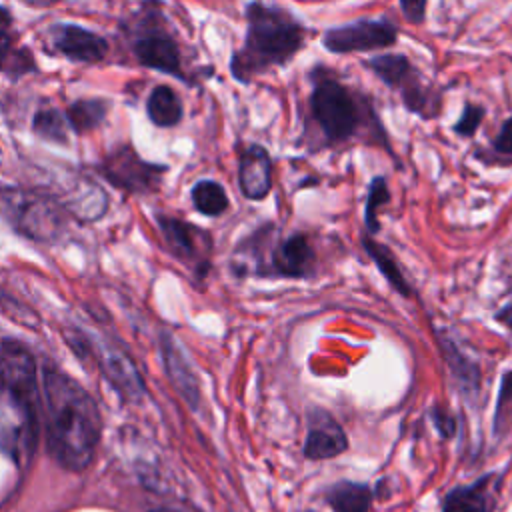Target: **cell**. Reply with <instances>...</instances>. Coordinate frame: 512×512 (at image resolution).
<instances>
[{"label": "cell", "mask_w": 512, "mask_h": 512, "mask_svg": "<svg viewBox=\"0 0 512 512\" xmlns=\"http://www.w3.org/2000/svg\"><path fill=\"white\" fill-rule=\"evenodd\" d=\"M42 380L48 448L60 466L84 470L100 438L98 408L92 396L58 368L46 366Z\"/></svg>", "instance_id": "1"}, {"label": "cell", "mask_w": 512, "mask_h": 512, "mask_svg": "<svg viewBox=\"0 0 512 512\" xmlns=\"http://www.w3.org/2000/svg\"><path fill=\"white\" fill-rule=\"evenodd\" d=\"M246 12V36L230 58V72L240 84L286 66L306 44L308 28L302 20L280 4L250 2Z\"/></svg>", "instance_id": "2"}, {"label": "cell", "mask_w": 512, "mask_h": 512, "mask_svg": "<svg viewBox=\"0 0 512 512\" xmlns=\"http://www.w3.org/2000/svg\"><path fill=\"white\" fill-rule=\"evenodd\" d=\"M310 84V118L326 146L346 144L362 132H370L376 144L392 152L370 98L356 94L324 66H316L310 72Z\"/></svg>", "instance_id": "3"}, {"label": "cell", "mask_w": 512, "mask_h": 512, "mask_svg": "<svg viewBox=\"0 0 512 512\" xmlns=\"http://www.w3.org/2000/svg\"><path fill=\"white\" fill-rule=\"evenodd\" d=\"M2 440L14 458H26L36 444L38 388L30 352L12 340L0 346Z\"/></svg>", "instance_id": "4"}, {"label": "cell", "mask_w": 512, "mask_h": 512, "mask_svg": "<svg viewBox=\"0 0 512 512\" xmlns=\"http://www.w3.org/2000/svg\"><path fill=\"white\" fill-rule=\"evenodd\" d=\"M366 66L390 88L400 94L404 108L424 120L436 118L442 96L426 82L424 74L404 54L386 52L366 60Z\"/></svg>", "instance_id": "5"}, {"label": "cell", "mask_w": 512, "mask_h": 512, "mask_svg": "<svg viewBox=\"0 0 512 512\" xmlns=\"http://www.w3.org/2000/svg\"><path fill=\"white\" fill-rule=\"evenodd\" d=\"M0 212L14 228L34 240L52 242L64 230L60 208L40 194L4 188L0 190Z\"/></svg>", "instance_id": "6"}, {"label": "cell", "mask_w": 512, "mask_h": 512, "mask_svg": "<svg viewBox=\"0 0 512 512\" xmlns=\"http://www.w3.org/2000/svg\"><path fill=\"white\" fill-rule=\"evenodd\" d=\"M274 224L266 222L264 246L268 256L254 264L250 270L256 278H280V280H306L314 274L316 254L304 232H294L276 242H268L274 232Z\"/></svg>", "instance_id": "7"}, {"label": "cell", "mask_w": 512, "mask_h": 512, "mask_svg": "<svg viewBox=\"0 0 512 512\" xmlns=\"http://www.w3.org/2000/svg\"><path fill=\"white\" fill-rule=\"evenodd\" d=\"M398 40V26L388 18H360L348 24L332 26L322 32L320 44L332 54L372 52L394 46Z\"/></svg>", "instance_id": "8"}, {"label": "cell", "mask_w": 512, "mask_h": 512, "mask_svg": "<svg viewBox=\"0 0 512 512\" xmlns=\"http://www.w3.org/2000/svg\"><path fill=\"white\" fill-rule=\"evenodd\" d=\"M158 226L170 252L176 258L194 264L198 274H206V270L210 268V236L202 228L170 216H160Z\"/></svg>", "instance_id": "9"}, {"label": "cell", "mask_w": 512, "mask_h": 512, "mask_svg": "<svg viewBox=\"0 0 512 512\" xmlns=\"http://www.w3.org/2000/svg\"><path fill=\"white\" fill-rule=\"evenodd\" d=\"M348 450V436L340 422L324 408L312 406L306 414V438L302 454L308 460H330Z\"/></svg>", "instance_id": "10"}, {"label": "cell", "mask_w": 512, "mask_h": 512, "mask_svg": "<svg viewBox=\"0 0 512 512\" xmlns=\"http://www.w3.org/2000/svg\"><path fill=\"white\" fill-rule=\"evenodd\" d=\"M164 170V166L140 160L130 148H120L104 164V174L110 182L134 192L150 190Z\"/></svg>", "instance_id": "11"}, {"label": "cell", "mask_w": 512, "mask_h": 512, "mask_svg": "<svg viewBox=\"0 0 512 512\" xmlns=\"http://www.w3.org/2000/svg\"><path fill=\"white\" fill-rule=\"evenodd\" d=\"M240 192L248 200H264L272 190V158L260 144H248L238 160Z\"/></svg>", "instance_id": "12"}, {"label": "cell", "mask_w": 512, "mask_h": 512, "mask_svg": "<svg viewBox=\"0 0 512 512\" xmlns=\"http://www.w3.org/2000/svg\"><path fill=\"white\" fill-rule=\"evenodd\" d=\"M500 474L488 472L470 484L454 486L440 502L442 512H494Z\"/></svg>", "instance_id": "13"}, {"label": "cell", "mask_w": 512, "mask_h": 512, "mask_svg": "<svg viewBox=\"0 0 512 512\" xmlns=\"http://www.w3.org/2000/svg\"><path fill=\"white\" fill-rule=\"evenodd\" d=\"M52 42L64 56L76 62H100L108 52L104 38L74 24L52 28Z\"/></svg>", "instance_id": "14"}, {"label": "cell", "mask_w": 512, "mask_h": 512, "mask_svg": "<svg viewBox=\"0 0 512 512\" xmlns=\"http://www.w3.org/2000/svg\"><path fill=\"white\" fill-rule=\"evenodd\" d=\"M136 58L140 60V64L178 76V78H186L182 72V58H180V50L178 44L172 40V36H168L166 32H150L144 34L142 38L136 40L134 46Z\"/></svg>", "instance_id": "15"}, {"label": "cell", "mask_w": 512, "mask_h": 512, "mask_svg": "<svg viewBox=\"0 0 512 512\" xmlns=\"http://www.w3.org/2000/svg\"><path fill=\"white\" fill-rule=\"evenodd\" d=\"M438 344L444 356V362L454 378V386L458 388L460 396L472 402L482 388V370L476 360L460 350V346L444 334H438Z\"/></svg>", "instance_id": "16"}, {"label": "cell", "mask_w": 512, "mask_h": 512, "mask_svg": "<svg viewBox=\"0 0 512 512\" xmlns=\"http://www.w3.org/2000/svg\"><path fill=\"white\" fill-rule=\"evenodd\" d=\"M160 346H162V358H164V364H166V372H168L172 384L190 402V406L196 408L198 398H200V390H198V380H196V374L192 370V364L188 362L180 344L170 334H162Z\"/></svg>", "instance_id": "17"}, {"label": "cell", "mask_w": 512, "mask_h": 512, "mask_svg": "<svg viewBox=\"0 0 512 512\" xmlns=\"http://www.w3.org/2000/svg\"><path fill=\"white\" fill-rule=\"evenodd\" d=\"M100 364L106 376L126 394L132 398H140L144 394V382L132 364V360L114 348L100 350Z\"/></svg>", "instance_id": "18"}, {"label": "cell", "mask_w": 512, "mask_h": 512, "mask_svg": "<svg viewBox=\"0 0 512 512\" xmlns=\"http://www.w3.org/2000/svg\"><path fill=\"white\" fill-rule=\"evenodd\" d=\"M324 498L332 512H370L374 490L364 482L340 480L326 490Z\"/></svg>", "instance_id": "19"}, {"label": "cell", "mask_w": 512, "mask_h": 512, "mask_svg": "<svg viewBox=\"0 0 512 512\" xmlns=\"http://www.w3.org/2000/svg\"><path fill=\"white\" fill-rule=\"evenodd\" d=\"M362 246H364L366 254L370 256V260L380 270V274L384 276V280L390 284V288L396 290L400 296L410 298L414 294L412 286L406 280V276L402 274V268H400L394 252L386 244H382L370 236H362Z\"/></svg>", "instance_id": "20"}, {"label": "cell", "mask_w": 512, "mask_h": 512, "mask_svg": "<svg viewBox=\"0 0 512 512\" xmlns=\"http://www.w3.org/2000/svg\"><path fill=\"white\" fill-rule=\"evenodd\" d=\"M146 108L150 120L160 128L176 126L182 120L180 96L166 84H160L150 92Z\"/></svg>", "instance_id": "21"}, {"label": "cell", "mask_w": 512, "mask_h": 512, "mask_svg": "<svg viewBox=\"0 0 512 512\" xmlns=\"http://www.w3.org/2000/svg\"><path fill=\"white\" fill-rule=\"evenodd\" d=\"M190 196L194 208L204 216H220L230 204L226 190L216 180H198L192 186Z\"/></svg>", "instance_id": "22"}, {"label": "cell", "mask_w": 512, "mask_h": 512, "mask_svg": "<svg viewBox=\"0 0 512 512\" xmlns=\"http://www.w3.org/2000/svg\"><path fill=\"white\" fill-rule=\"evenodd\" d=\"M390 190H388V180L384 176H374L368 184L366 192V202H364V228L366 236H376L380 232V218L378 212L382 206L390 202Z\"/></svg>", "instance_id": "23"}, {"label": "cell", "mask_w": 512, "mask_h": 512, "mask_svg": "<svg viewBox=\"0 0 512 512\" xmlns=\"http://www.w3.org/2000/svg\"><path fill=\"white\" fill-rule=\"evenodd\" d=\"M512 428V370H506L500 378V388L494 406L492 418V434L494 438H502Z\"/></svg>", "instance_id": "24"}, {"label": "cell", "mask_w": 512, "mask_h": 512, "mask_svg": "<svg viewBox=\"0 0 512 512\" xmlns=\"http://www.w3.org/2000/svg\"><path fill=\"white\" fill-rule=\"evenodd\" d=\"M106 108L108 104L104 100H78L68 108V122L76 130H90L100 124Z\"/></svg>", "instance_id": "25"}, {"label": "cell", "mask_w": 512, "mask_h": 512, "mask_svg": "<svg viewBox=\"0 0 512 512\" xmlns=\"http://www.w3.org/2000/svg\"><path fill=\"white\" fill-rule=\"evenodd\" d=\"M484 162H498L504 166L512 164V114L502 122L500 130L496 132V136L490 142L488 154L482 156Z\"/></svg>", "instance_id": "26"}, {"label": "cell", "mask_w": 512, "mask_h": 512, "mask_svg": "<svg viewBox=\"0 0 512 512\" xmlns=\"http://www.w3.org/2000/svg\"><path fill=\"white\" fill-rule=\"evenodd\" d=\"M34 132L40 134L42 138L46 140H52V142H66V122L62 118V114L54 108L50 110H40L36 116H34Z\"/></svg>", "instance_id": "27"}, {"label": "cell", "mask_w": 512, "mask_h": 512, "mask_svg": "<svg viewBox=\"0 0 512 512\" xmlns=\"http://www.w3.org/2000/svg\"><path fill=\"white\" fill-rule=\"evenodd\" d=\"M484 116H486V108L484 106L474 104V102H466L464 108H462L460 118L452 126L454 134H458L462 138H472L476 134V130L480 128Z\"/></svg>", "instance_id": "28"}, {"label": "cell", "mask_w": 512, "mask_h": 512, "mask_svg": "<svg viewBox=\"0 0 512 512\" xmlns=\"http://www.w3.org/2000/svg\"><path fill=\"white\" fill-rule=\"evenodd\" d=\"M430 422L436 428V432L440 434V438L450 440L456 434V418L440 404H432L428 410Z\"/></svg>", "instance_id": "29"}, {"label": "cell", "mask_w": 512, "mask_h": 512, "mask_svg": "<svg viewBox=\"0 0 512 512\" xmlns=\"http://www.w3.org/2000/svg\"><path fill=\"white\" fill-rule=\"evenodd\" d=\"M10 14L6 8H0V68L4 66L8 54H10V44H12V36H10Z\"/></svg>", "instance_id": "30"}, {"label": "cell", "mask_w": 512, "mask_h": 512, "mask_svg": "<svg viewBox=\"0 0 512 512\" xmlns=\"http://www.w3.org/2000/svg\"><path fill=\"white\" fill-rule=\"evenodd\" d=\"M426 2L422 0H402L400 2V10L404 14V18L410 22V24H420L424 22V14H426Z\"/></svg>", "instance_id": "31"}, {"label": "cell", "mask_w": 512, "mask_h": 512, "mask_svg": "<svg viewBox=\"0 0 512 512\" xmlns=\"http://www.w3.org/2000/svg\"><path fill=\"white\" fill-rule=\"evenodd\" d=\"M494 320H496L498 324L506 326L508 330H512V302L506 304V306H502L500 310H496V312H494Z\"/></svg>", "instance_id": "32"}, {"label": "cell", "mask_w": 512, "mask_h": 512, "mask_svg": "<svg viewBox=\"0 0 512 512\" xmlns=\"http://www.w3.org/2000/svg\"><path fill=\"white\" fill-rule=\"evenodd\" d=\"M154 512H178V510H168V508H162V510H154Z\"/></svg>", "instance_id": "33"}, {"label": "cell", "mask_w": 512, "mask_h": 512, "mask_svg": "<svg viewBox=\"0 0 512 512\" xmlns=\"http://www.w3.org/2000/svg\"><path fill=\"white\" fill-rule=\"evenodd\" d=\"M508 294H510V296H512V288H510V290H508Z\"/></svg>", "instance_id": "34"}]
</instances>
